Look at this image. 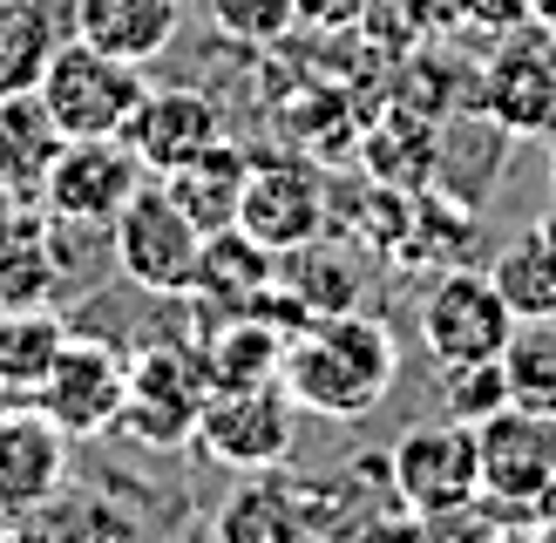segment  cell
I'll return each mask as SVG.
<instances>
[{
	"instance_id": "cell-1",
	"label": "cell",
	"mask_w": 556,
	"mask_h": 543,
	"mask_svg": "<svg viewBox=\"0 0 556 543\" xmlns=\"http://www.w3.org/2000/svg\"><path fill=\"white\" fill-rule=\"evenodd\" d=\"M394 374H401L394 326L359 313V306L292 326L286 367H278L286 394L299 401V415H319V421H367L394 394Z\"/></svg>"
},
{
	"instance_id": "cell-2",
	"label": "cell",
	"mask_w": 556,
	"mask_h": 543,
	"mask_svg": "<svg viewBox=\"0 0 556 543\" xmlns=\"http://www.w3.org/2000/svg\"><path fill=\"white\" fill-rule=\"evenodd\" d=\"M35 96H41V109L54 116L62 136H123L129 116L143 109L150 81H143L136 62H123V54L68 35V41H54Z\"/></svg>"
},
{
	"instance_id": "cell-3",
	"label": "cell",
	"mask_w": 556,
	"mask_h": 543,
	"mask_svg": "<svg viewBox=\"0 0 556 543\" xmlns=\"http://www.w3.org/2000/svg\"><path fill=\"white\" fill-rule=\"evenodd\" d=\"M387 489L394 503L414 516H468L482 503V449H476V428L441 415V421H414L394 449H387Z\"/></svg>"
},
{
	"instance_id": "cell-4",
	"label": "cell",
	"mask_w": 556,
	"mask_h": 543,
	"mask_svg": "<svg viewBox=\"0 0 556 543\" xmlns=\"http://www.w3.org/2000/svg\"><path fill=\"white\" fill-rule=\"evenodd\" d=\"M109 252H116V272L136 292H150V299H190L204 231H198V217L170 198V184L150 177L123 204L116 225H109Z\"/></svg>"
},
{
	"instance_id": "cell-5",
	"label": "cell",
	"mask_w": 556,
	"mask_h": 543,
	"mask_svg": "<svg viewBox=\"0 0 556 543\" xmlns=\"http://www.w3.org/2000/svg\"><path fill=\"white\" fill-rule=\"evenodd\" d=\"M211 401V367L204 346L150 340L129 353V401H123V434H136L143 449H190L198 442V415Z\"/></svg>"
},
{
	"instance_id": "cell-6",
	"label": "cell",
	"mask_w": 556,
	"mask_h": 543,
	"mask_svg": "<svg viewBox=\"0 0 556 543\" xmlns=\"http://www.w3.org/2000/svg\"><path fill=\"white\" fill-rule=\"evenodd\" d=\"M292 442H299V401L286 394V380H258V388H211L190 449L217 469L258 476V469H278Z\"/></svg>"
},
{
	"instance_id": "cell-7",
	"label": "cell",
	"mask_w": 556,
	"mask_h": 543,
	"mask_svg": "<svg viewBox=\"0 0 556 543\" xmlns=\"http://www.w3.org/2000/svg\"><path fill=\"white\" fill-rule=\"evenodd\" d=\"M143 184H150V171L123 136H68L41 184V211L68 231H109Z\"/></svg>"
},
{
	"instance_id": "cell-8",
	"label": "cell",
	"mask_w": 556,
	"mask_h": 543,
	"mask_svg": "<svg viewBox=\"0 0 556 543\" xmlns=\"http://www.w3.org/2000/svg\"><path fill=\"white\" fill-rule=\"evenodd\" d=\"M414 333L421 346L434 353L441 367H462V361H495V353L509 346L516 333V313L503 306V292H495L489 265H448L441 279L421 292V306H414Z\"/></svg>"
},
{
	"instance_id": "cell-9",
	"label": "cell",
	"mask_w": 556,
	"mask_h": 543,
	"mask_svg": "<svg viewBox=\"0 0 556 543\" xmlns=\"http://www.w3.org/2000/svg\"><path fill=\"white\" fill-rule=\"evenodd\" d=\"M123 401H129V353L96 333H68L62 361L35 394V407L68 442H96V434L123 428Z\"/></svg>"
},
{
	"instance_id": "cell-10",
	"label": "cell",
	"mask_w": 556,
	"mask_h": 543,
	"mask_svg": "<svg viewBox=\"0 0 556 543\" xmlns=\"http://www.w3.org/2000/svg\"><path fill=\"white\" fill-rule=\"evenodd\" d=\"M476 449H482V503L530 523V509L556 489V421L503 407L476 428Z\"/></svg>"
},
{
	"instance_id": "cell-11",
	"label": "cell",
	"mask_w": 556,
	"mask_h": 543,
	"mask_svg": "<svg viewBox=\"0 0 556 543\" xmlns=\"http://www.w3.org/2000/svg\"><path fill=\"white\" fill-rule=\"evenodd\" d=\"M326 217H332V190L305 156H252L244 198H238V225L258 244H271V252L313 244V238H326Z\"/></svg>"
},
{
	"instance_id": "cell-12",
	"label": "cell",
	"mask_w": 556,
	"mask_h": 543,
	"mask_svg": "<svg viewBox=\"0 0 556 543\" xmlns=\"http://www.w3.org/2000/svg\"><path fill=\"white\" fill-rule=\"evenodd\" d=\"M68 496V434L35 401H0V516H27Z\"/></svg>"
},
{
	"instance_id": "cell-13",
	"label": "cell",
	"mask_w": 556,
	"mask_h": 543,
	"mask_svg": "<svg viewBox=\"0 0 556 543\" xmlns=\"http://www.w3.org/2000/svg\"><path fill=\"white\" fill-rule=\"evenodd\" d=\"M482 116L509 136H549L556 129V35L536 41L503 35V54L482 75Z\"/></svg>"
},
{
	"instance_id": "cell-14",
	"label": "cell",
	"mask_w": 556,
	"mask_h": 543,
	"mask_svg": "<svg viewBox=\"0 0 556 543\" xmlns=\"http://www.w3.org/2000/svg\"><path fill=\"white\" fill-rule=\"evenodd\" d=\"M123 143L143 156L150 177H170L184 163H198L211 143H225V116H217V102L204 89H150L143 109L129 116Z\"/></svg>"
},
{
	"instance_id": "cell-15",
	"label": "cell",
	"mask_w": 556,
	"mask_h": 543,
	"mask_svg": "<svg viewBox=\"0 0 556 543\" xmlns=\"http://www.w3.org/2000/svg\"><path fill=\"white\" fill-rule=\"evenodd\" d=\"M278 286V252L258 244L244 225L225 231H204V252H198V279H190V299L211 313H252L258 299Z\"/></svg>"
},
{
	"instance_id": "cell-16",
	"label": "cell",
	"mask_w": 556,
	"mask_h": 543,
	"mask_svg": "<svg viewBox=\"0 0 556 543\" xmlns=\"http://www.w3.org/2000/svg\"><path fill=\"white\" fill-rule=\"evenodd\" d=\"M54 279H62V225L48 211L8 198L0 204V313L48 306Z\"/></svg>"
},
{
	"instance_id": "cell-17",
	"label": "cell",
	"mask_w": 556,
	"mask_h": 543,
	"mask_svg": "<svg viewBox=\"0 0 556 543\" xmlns=\"http://www.w3.org/2000/svg\"><path fill=\"white\" fill-rule=\"evenodd\" d=\"M217 543H319L305 516V489L278 482L271 469L244 476V489H231L217 509Z\"/></svg>"
},
{
	"instance_id": "cell-18",
	"label": "cell",
	"mask_w": 556,
	"mask_h": 543,
	"mask_svg": "<svg viewBox=\"0 0 556 543\" xmlns=\"http://www.w3.org/2000/svg\"><path fill=\"white\" fill-rule=\"evenodd\" d=\"M177 27H184L177 0H75V35L109 48V54H123L136 68L156 62V54L177 41Z\"/></svg>"
},
{
	"instance_id": "cell-19",
	"label": "cell",
	"mask_w": 556,
	"mask_h": 543,
	"mask_svg": "<svg viewBox=\"0 0 556 543\" xmlns=\"http://www.w3.org/2000/svg\"><path fill=\"white\" fill-rule=\"evenodd\" d=\"M68 136L54 129V116L41 109V96H0V190L21 204H41V184L54 171Z\"/></svg>"
},
{
	"instance_id": "cell-20",
	"label": "cell",
	"mask_w": 556,
	"mask_h": 543,
	"mask_svg": "<svg viewBox=\"0 0 556 543\" xmlns=\"http://www.w3.org/2000/svg\"><path fill=\"white\" fill-rule=\"evenodd\" d=\"M489 279L516 319H556V211H543L489 258Z\"/></svg>"
},
{
	"instance_id": "cell-21",
	"label": "cell",
	"mask_w": 556,
	"mask_h": 543,
	"mask_svg": "<svg viewBox=\"0 0 556 543\" xmlns=\"http://www.w3.org/2000/svg\"><path fill=\"white\" fill-rule=\"evenodd\" d=\"M75 326L48 306H8L0 313V394L8 401H35L41 380L54 374Z\"/></svg>"
},
{
	"instance_id": "cell-22",
	"label": "cell",
	"mask_w": 556,
	"mask_h": 543,
	"mask_svg": "<svg viewBox=\"0 0 556 543\" xmlns=\"http://www.w3.org/2000/svg\"><path fill=\"white\" fill-rule=\"evenodd\" d=\"M278 292L292 299L299 319H326V313H353L359 306V272L346 252H332V244H292V252H278Z\"/></svg>"
},
{
	"instance_id": "cell-23",
	"label": "cell",
	"mask_w": 556,
	"mask_h": 543,
	"mask_svg": "<svg viewBox=\"0 0 556 543\" xmlns=\"http://www.w3.org/2000/svg\"><path fill=\"white\" fill-rule=\"evenodd\" d=\"M244 171H252V156H244L231 136L225 143H211L198 163H184V171H170L163 184H170V198L198 217V231H225L238 225V198H244Z\"/></svg>"
},
{
	"instance_id": "cell-24",
	"label": "cell",
	"mask_w": 556,
	"mask_h": 543,
	"mask_svg": "<svg viewBox=\"0 0 556 543\" xmlns=\"http://www.w3.org/2000/svg\"><path fill=\"white\" fill-rule=\"evenodd\" d=\"M54 14L41 0H0V96L41 89V68L54 54Z\"/></svg>"
},
{
	"instance_id": "cell-25",
	"label": "cell",
	"mask_w": 556,
	"mask_h": 543,
	"mask_svg": "<svg viewBox=\"0 0 556 543\" xmlns=\"http://www.w3.org/2000/svg\"><path fill=\"white\" fill-rule=\"evenodd\" d=\"M434 150H441L434 143V116H421V109H387V123L367 136V171L387 190H421Z\"/></svg>"
},
{
	"instance_id": "cell-26",
	"label": "cell",
	"mask_w": 556,
	"mask_h": 543,
	"mask_svg": "<svg viewBox=\"0 0 556 543\" xmlns=\"http://www.w3.org/2000/svg\"><path fill=\"white\" fill-rule=\"evenodd\" d=\"M503 380H509V407L556 421V319H516L503 346Z\"/></svg>"
},
{
	"instance_id": "cell-27",
	"label": "cell",
	"mask_w": 556,
	"mask_h": 543,
	"mask_svg": "<svg viewBox=\"0 0 556 543\" xmlns=\"http://www.w3.org/2000/svg\"><path fill=\"white\" fill-rule=\"evenodd\" d=\"M441 401H448V415L482 428L489 415H503L509 407V380H503V353L495 361H462V367H441Z\"/></svg>"
},
{
	"instance_id": "cell-28",
	"label": "cell",
	"mask_w": 556,
	"mask_h": 543,
	"mask_svg": "<svg viewBox=\"0 0 556 543\" xmlns=\"http://www.w3.org/2000/svg\"><path fill=\"white\" fill-rule=\"evenodd\" d=\"M204 14L225 27L231 41L265 48V41H278V35L299 27V0H204Z\"/></svg>"
},
{
	"instance_id": "cell-29",
	"label": "cell",
	"mask_w": 556,
	"mask_h": 543,
	"mask_svg": "<svg viewBox=\"0 0 556 543\" xmlns=\"http://www.w3.org/2000/svg\"><path fill=\"white\" fill-rule=\"evenodd\" d=\"M441 543H536V536H530L522 516H503V509L476 503L468 516H448V523H441Z\"/></svg>"
},
{
	"instance_id": "cell-30",
	"label": "cell",
	"mask_w": 556,
	"mask_h": 543,
	"mask_svg": "<svg viewBox=\"0 0 556 543\" xmlns=\"http://www.w3.org/2000/svg\"><path fill=\"white\" fill-rule=\"evenodd\" d=\"M455 14L482 35H516L522 21H536V0H455Z\"/></svg>"
},
{
	"instance_id": "cell-31",
	"label": "cell",
	"mask_w": 556,
	"mask_h": 543,
	"mask_svg": "<svg viewBox=\"0 0 556 543\" xmlns=\"http://www.w3.org/2000/svg\"><path fill=\"white\" fill-rule=\"evenodd\" d=\"M530 536H536V543H556V489L530 509Z\"/></svg>"
},
{
	"instance_id": "cell-32",
	"label": "cell",
	"mask_w": 556,
	"mask_h": 543,
	"mask_svg": "<svg viewBox=\"0 0 556 543\" xmlns=\"http://www.w3.org/2000/svg\"><path fill=\"white\" fill-rule=\"evenodd\" d=\"M75 543H136V536H129L123 523H102V530H81Z\"/></svg>"
},
{
	"instance_id": "cell-33",
	"label": "cell",
	"mask_w": 556,
	"mask_h": 543,
	"mask_svg": "<svg viewBox=\"0 0 556 543\" xmlns=\"http://www.w3.org/2000/svg\"><path fill=\"white\" fill-rule=\"evenodd\" d=\"M163 543H198V536H163Z\"/></svg>"
},
{
	"instance_id": "cell-34",
	"label": "cell",
	"mask_w": 556,
	"mask_h": 543,
	"mask_svg": "<svg viewBox=\"0 0 556 543\" xmlns=\"http://www.w3.org/2000/svg\"><path fill=\"white\" fill-rule=\"evenodd\" d=\"M0 401H8V394H0Z\"/></svg>"
}]
</instances>
